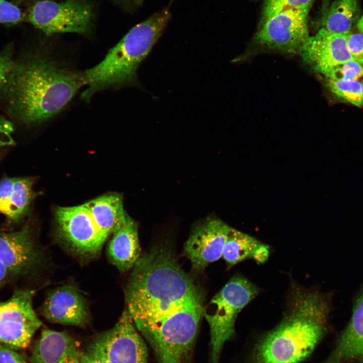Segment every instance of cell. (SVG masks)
Here are the masks:
<instances>
[{
    "mask_svg": "<svg viewBox=\"0 0 363 363\" xmlns=\"http://www.w3.org/2000/svg\"><path fill=\"white\" fill-rule=\"evenodd\" d=\"M24 21V13L14 4L0 0V24L12 25Z\"/></svg>",
    "mask_w": 363,
    "mask_h": 363,
    "instance_id": "484cf974",
    "label": "cell"
},
{
    "mask_svg": "<svg viewBox=\"0 0 363 363\" xmlns=\"http://www.w3.org/2000/svg\"><path fill=\"white\" fill-rule=\"evenodd\" d=\"M95 19L94 5L88 0H38L24 12V21L47 35L75 33L90 38Z\"/></svg>",
    "mask_w": 363,
    "mask_h": 363,
    "instance_id": "8992f818",
    "label": "cell"
},
{
    "mask_svg": "<svg viewBox=\"0 0 363 363\" xmlns=\"http://www.w3.org/2000/svg\"><path fill=\"white\" fill-rule=\"evenodd\" d=\"M125 10H133L142 4V0H112Z\"/></svg>",
    "mask_w": 363,
    "mask_h": 363,
    "instance_id": "f546056e",
    "label": "cell"
},
{
    "mask_svg": "<svg viewBox=\"0 0 363 363\" xmlns=\"http://www.w3.org/2000/svg\"><path fill=\"white\" fill-rule=\"evenodd\" d=\"M46 45L16 62L4 93L12 115L22 123L36 125L64 111L85 85L79 71Z\"/></svg>",
    "mask_w": 363,
    "mask_h": 363,
    "instance_id": "7a4b0ae2",
    "label": "cell"
},
{
    "mask_svg": "<svg viewBox=\"0 0 363 363\" xmlns=\"http://www.w3.org/2000/svg\"><path fill=\"white\" fill-rule=\"evenodd\" d=\"M231 228L220 219L211 217L194 225L184 246V252L193 269L203 271L222 257Z\"/></svg>",
    "mask_w": 363,
    "mask_h": 363,
    "instance_id": "8fae6325",
    "label": "cell"
},
{
    "mask_svg": "<svg viewBox=\"0 0 363 363\" xmlns=\"http://www.w3.org/2000/svg\"><path fill=\"white\" fill-rule=\"evenodd\" d=\"M125 295L127 310L157 363H191L205 293L169 243L157 244L140 256Z\"/></svg>",
    "mask_w": 363,
    "mask_h": 363,
    "instance_id": "6da1fadb",
    "label": "cell"
},
{
    "mask_svg": "<svg viewBox=\"0 0 363 363\" xmlns=\"http://www.w3.org/2000/svg\"><path fill=\"white\" fill-rule=\"evenodd\" d=\"M0 261L13 277L30 274L41 263V254L29 222L19 230L0 232Z\"/></svg>",
    "mask_w": 363,
    "mask_h": 363,
    "instance_id": "4fadbf2b",
    "label": "cell"
},
{
    "mask_svg": "<svg viewBox=\"0 0 363 363\" xmlns=\"http://www.w3.org/2000/svg\"><path fill=\"white\" fill-rule=\"evenodd\" d=\"M81 363H106L98 359L93 358L86 353L84 351H82L81 356Z\"/></svg>",
    "mask_w": 363,
    "mask_h": 363,
    "instance_id": "1f68e13d",
    "label": "cell"
},
{
    "mask_svg": "<svg viewBox=\"0 0 363 363\" xmlns=\"http://www.w3.org/2000/svg\"><path fill=\"white\" fill-rule=\"evenodd\" d=\"M325 78L336 81H354L363 76V66L352 59L337 65L323 75Z\"/></svg>",
    "mask_w": 363,
    "mask_h": 363,
    "instance_id": "603a6c76",
    "label": "cell"
},
{
    "mask_svg": "<svg viewBox=\"0 0 363 363\" xmlns=\"http://www.w3.org/2000/svg\"><path fill=\"white\" fill-rule=\"evenodd\" d=\"M347 45L352 57L358 61L363 60V33H349L347 37Z\"/></svg>",
    "mask_w": 363,
    "mask_h": 363,
    "instance_id": "4316f807",
    "label": "cell"
},
{
    "mask_svg": "<svg viewBox=\"0 0 363 363\" xmlns=\"http://www.w3.org/2000/svg\"><path fill=\"white\" fill-rule=\"evenodd\" d=\"M259 288L243 276L236 274L213 296L203 315L210 333V363H220L223 348L235 333L241 310L259 292Z\"/></svg>",
    "mask_w": 363,
    "mask_h": 363,
    "instance_id": "5b68a950",
    "label": "cell"
},
{
    "mask_svg": "<svg viewBox=\"0 0 363 363\" xmlns=\"http://www.w3.org/2000/svg\"><path fill=\"white\" fill-rule=\"evenodd\" d=\"M137 223L129 216L125 223L113 233L107 248L111 262L121 272L132 268L140 257Z\"/></svg>",
    "mask_w": 363,
    "mask_h": 363,
    "instance_id": "e0dca14e",
    "label": "cell"
},
{
    "mask_svg": "<svg viewBox=\"0 0 363 363\" xmlns=\"http://www.w3.org/2000/svg\"><path fill=\"white\" fill-rule=\"evenodd\" d=\"M34 291L16 289L0 302V343L14 350L26 348L42 325L33 307Z\"/></svg>",
    "mask_w": 363,
    "mask_h": 363,
    "instance_id": "ba28073f",
    "label": "cell"
},
{
    "mask_svg": "<svg viewBox=\"0 0 363 363\" xmlns=\"http://www.w3.org/2000/svg\"><path fill=\"white\" fill-rule=\"evenodd\" d=\"M361 65L363 66V60H361Z\"/></svg>",
    "mask_w": 363,
    "mask_h": 363,
    "instance_id": "d590c367",
    "label": "cell"
},
{
    "mask_svg": "<svg viewBox=\"0 0 363 363\" xmlns=\"http://www.w3.org/2000/svg\"><path fill=\"white\" fill-rule=\"evenodd\" d=\"M40 313L47 320L63 325L85 327L90 321L84 297L70 285L59 286L51 291L41 307Z\"/></svg>",
    "mask_w": 363,
    "mask_h": 363,
    "instance_id": "5bb4252c",
    "label": "cell"
},
{
    "mask_svg": "<svg viewBox=\"0 0 363 363\" xmlns=\"http://www.w3.org/2000/svg\"><path fill=\"white\" fill-rule=\"evenodd\" d=\"M126 309L115 325L96 335L85 352L106 363H148L147 348Z\"/></svg>",
    "mask_w": 363,
    "mask_h": 363,
    "instance_id": "52a82bcc",
    "label": "cell"
},
{
    "mask_svg": "<svg viewBox=\"0 0 363 363\" xmlns=\"http://www.w3.org/2000/svg\"><path fill=\"white\" fill-rule=\"evenodd\" d=\"M58 235L73 252L83 256L97 254L107 238L84 205L58 207L55 210Z\"/></svg>",
    "mask_w": 363,
    "mask_h": 363,
    "instance_id": "30bf717a",
    "label": "cell"
},
{
    "mask_svg": "<svg viewBox=\"0 0 363 363\" xmlns=\"http://www.w3.org/2000/svg\"><path fill=\"white\" fill-rule=\"evenodd\" d=\"M270 254L269 247L247 234L231 227L224 245L222 258L231 268L247 259L265 263Z\"/></svg>",
    "mask_w": 363,
    "mask_h": 363,
    "instance_id": "d6986e66",
    "label": "cell"
},
{
    "mask_svg": "<svg viewBox=\"0 0 363 363\" xmlns=\"http://www.w3.org/2000/svg\"><path fill=\"white\" fill-rule=\"evenodd\" d=\"M0 363H28L25 357L16 350L0 343Z\"/></svg>",
    "mask_w": 363,
    "mask_h": 363,
    "instance_id": "83f0119b",
    "label": "cell"
},
{
    "mask_svg": "<svg viewBox=\"0 0 363 363\" xmlns=\"http://www.w3.org/2000/svg\"><path fill=\"white\" fill-rule=\"evenodd\" d=\"M13 278L7 267L0 261V289Z\"/></svg>",
    "mask_w": 363,
    "mask_h": 363,
    "instance_id": "4dcf8cb0",
    "label": "cell"
},
{
    "mask_svg": "<svg viewBox=\"0 0 363 363\" xmlns=\"http://www.w3.org/2000/svg\"><path fill=\"white\" fill-rule=\"evenodd\" d=\"M325 81L328 88L335 96L356 106L362 105L361 82L357 80L336 81L326 78Z\"/></svg>",
    "mask_w": 363,
    "mask_h": 363,
    "instance_id": "7402d4cb",
    "label": "cell"
},
{
    "mask_svg": "<svg viewBox=\"0 0 363 363\" xmlns=\"http://www.w3.org/2000/svg\"><path fill=\"white\" fill-rule=\"evenodd\" d=\"M77 341L65 332L42 330L30 356V363H81Z\"/></svg>",
    "mask_w": 363,
    "mask_h": 363,
    "instance_id": "9a60e30c",
    "label": "cell"
},
{
    "mask_svg": "<svg viewBox=\"0 0 363 363\" xmlns=\"http://www.w3.org/2000/svg\"><path fill=\"white\" fill-rule=\"evenodd\" d=\"M12 57V48L9 45L0 52V95H3L16 66Z\"/></svg>",
    "mask_w": 363,
    "mask_h": 363,
    "instance_id": "d4e9b609",
    "label": "cell"
},
{
    "mask_svg": "<svg viewBox=\"0 0 363 363\" xmlns=\"http://www.w3.org/2000/svg\"><path fill=\"white\" fill-rule=\"evenodd\" d=\"M309 10H284L262 23L254 39L259 49L286 54L298 52L309 37Z\"/></svg>",
    "mask_w": 363,
    "mask_h": 363,
    "instance_id": "9c48e42d",
    "label": "cell"
},
{
    "mask_svg": "<svg viewBox=\"0 0 363 363\" xmlns=\"http://www.w3.org/2000/svg\"><path fill=\"white\" fill-rule=\"evenodd\" d=\"M330 297L294 285L280 322L260 335L244 363H302L328 331Z\"/></svg>",
    "mask_w": 363,
    "mask_h": 363,
    "instance_id": "3957f363",
    "label": "cell"
},
{
    "mask_svg": "<svg viewBox=\"0 0 363 363\" xmlns=\"http://www.w3.org/2000/svg\"><path fill=\"white\" fill-rule=\"evenodd\" d=\"M314 0H266L262 12L261 24L276 14L291 9H310Z\"/></svg>",
    "mask_w": 363,
    "mask_h": 363,
    "instance_id": "cb8c5ba5",
    "label": "cell"
},
{
    "mask_svg": "<svg viewBox=\"0 0 363 363\" xmlns=\"http://www.w3.org/2000/svg\"><path fill=\"white\" fill-rule=\"evenodd\" d=\"M359 14L357 0H336L323 19V28L333 33H349Z\"/></svg>",
    "mask_w": 363,
    "mask_h": 363,
    "instance_id": "44dd1931",
    "label": "cell"
},
{
    "mask_svg": "<svg viewBox=\"0 0 363 363\" xmlns=\"http://www.w3.org/2000/svg\"><path fill=\"white\" fill-rule=\"evenodd\" d=\"M361 99H362V103L363 105V82H361Z\"/></svg>",
    "mask_w": 363,
    "mask_h": 363,
    "instance_id": "836d02e7",
    "label": "cell"
},
{
    "mask_svg": "<svg viewBox=\"0 0 363 363\" xmlns=\"http://www.w3.org/2000/svg\"><path fill=\"white\" fill-rule=\"evenodd\" d=\"M171 18L170 5L133 27L104 58L83 71L85 86L82 100L88 102L107 89L140 87L138 70L164 31Z\"/></svg>",
    "mask_w": 363,
    "mask_h": 363,
    "instance_id": "277c9868",
    "label": "cell"
},
{
    "mask_svg": "<svg viewBox=\"0 0 363 363\" xmlns=\"http://www.w3.org/2000/svg\"><path fill=\"white\" fill-rule=\"evenodd\" d=\"M14 128L13 124L8 120L0 117V145H13L15 141L12 137Z\"/></svg>",
    "mask_w": 363,
    "mask_h": 363,
    "instance_id": "f1b7e54d",
    "label": "cell"
},
{
    "mask_svg": "<svg viewBox=\"0 0 363 363\" xmlns=\"http://www.w3.org/2000/svg\"><path fill=\"white\" fill-rule=\"evenodd\" d=\"M353 360L363 363V288L355 298L348 324L333 350L321 363H344Z\"/></svg>",
    "mask_w": 363,
    "mask_h": 363,
    "instance_id": "2e32d148",
    "label": "cell"
},
{
    "mask_svg": "<svg viewBox=\"0 0 363 363\" xmlns=\"http://www.w3.org/2000/svg\"><path fill=\"white\" fill-rule=\"evenodd\" d=\"M83 205L88 209L99 229L108 237L126 222L128 216L124 209L123 198L119 194H105Z\"/></svg>",
    "mask_w": 363,
    "mask_h": 363,
    "instance_id": "ac0fdd59",
    "label": "cell"
},
{
    "mask_svg": "<svg viewBox=\"0 0 363 363\" xmlns=\"http://www.w3.org/2000/svg\"><path fill=\"white\" fill-rule=\"evenodd\" d=\"M35 178L32 177L14 178L13 187L0 200V213L10 224L20 223L27 215L35 195L33 190Z\"/></svg>",
    "mask_w": 363,
    "mask_h": 363,
    "instance_id": "ffe728a7",
    "label": "cell"
},
{
    "mask_svg": "<svg viewBox=\"0 0 363 363\" xmlns=\"http://www.w3.org/2000/svg\"><path fill=\"white\" fill-rule=\"evenodd\" d=\"M357 27L360 32L363 33V15L358 20L357 23Z\"/></svg>",
    "mask_w": 363,
    "mask_h": 363,
    "instance_id": "d6a6232c",
    "label": "cell"
},
{
    "mask_svg": "<svg viewBox=\"0 0 363 363\" xmlns=\"http://www.w3.org/2000/svg\"><path fill=\"white\" fill-rule=\"evenodd\" d=\"M348 33H333L322 28L309 36L298 52L307 65L323 75L332 68L354 59L347 45Z\"/></svg>",
    "mask_w": 363,
    "mask_h": 363,
    "instance_id": "7c38bea8",
    "label": "cell"
},
{
    "mask_svg": "<svg viewBox=\"0 0 363 363\" xmlns=\"http://www.w3.org/2000/svg\"><path fill=\"white\" fill-rule=\"evenodd\" d=\"M4 155V151L0 150V161L1 160V159H2V158L3 157Z\"/></svg>",
    "mask_w": 363,
    "mask_h": 363,
    "instance_id": "e575fe53",
    "label": "cell"
}]
</instances>
